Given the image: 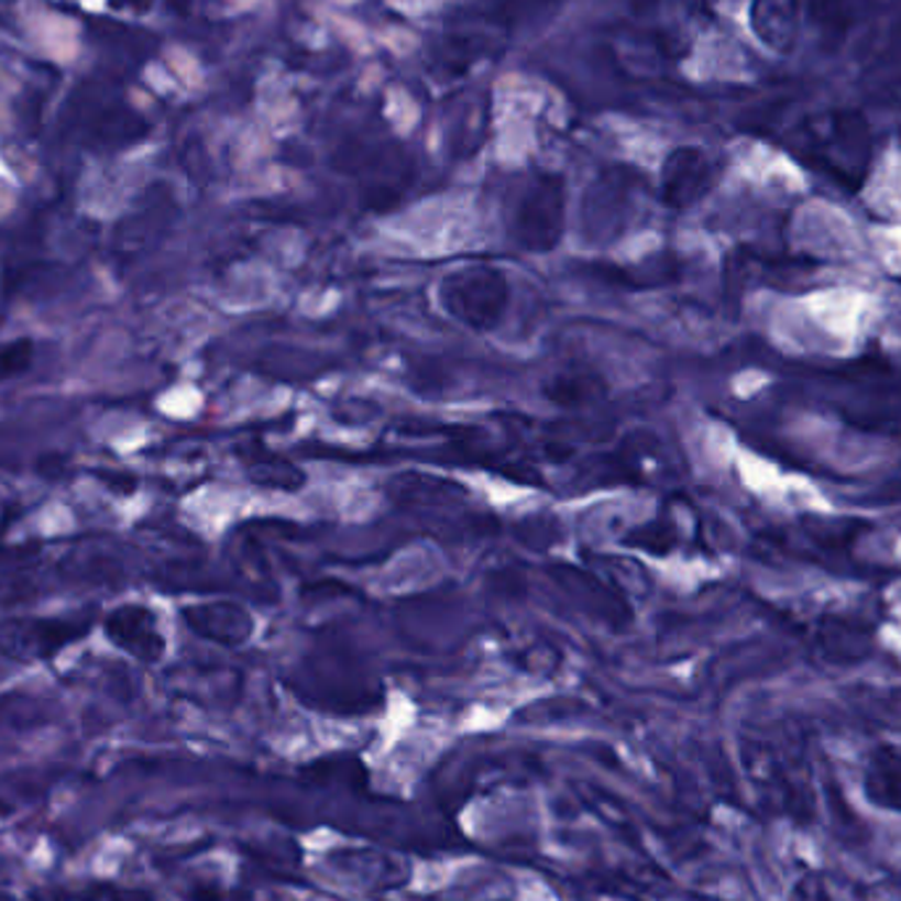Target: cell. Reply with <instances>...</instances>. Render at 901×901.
Segmentation results:
<instances>
[{"instance_id": "11", "label": "cell", "mask_w": 901, "mask_h": 901, "mask_svg": "<svg viewBox=\"0 0 901 901\" xmlns=\"http://www.w3.org/2000/svg\"><path fill=\"white\" fill-rule=\"evenodd\" d=\"M35 340L32 338H11L0 343V385L26 375L35 364Z\"/></svg>"}, {"instance_id": "12", "label": "cell", "mask_w": 901, "mask_h": 901, "mask_svg": "<svg viewBox=\"0 0 901 901\" xmlns=\"http://www.w3.org/2000/svg\"><path fill=\"white\" fill-rule=\"evenodd\" d=\"M251 477L256 480V483L266 485V488H283V491H298L300 485H304V475L296 470V466L285 462V459H262L259 457V462L251 464Z\"/></svg>"}, {"instance_id": "16", "label": "cell", "mask_w": 901, "mask_h": 901, "mask_svg": "<svg viewBox=\"0 0 901 901\" xmlns=\"http://www.w3.org/2000/svg\"><path fill=\"white\" fill-rule=\"evenodd\" d=\"M385 43H388L396 53H409L414 45H417L414 43V35H409V32H404V30H388Z\"/></svg>"}, {"instance_id": "1", "label": "cell", "mask_w": 901, "mask_h": 901, "mask_svg": "<svg viewBox=\"0 0 901 901\" xmlns=\"http://www.w3.org/2000/svg\"><path fill=\"white\" fill-rule=\"evenodd\" d=\"M799 153L825 175L857 188L870 164V130L849 109L814 113L799 127Z\"/></svg>"}, {"instance_id": "8", "label": "cell", "mask_w": 901, "mask_h": 901, "mask_svg": "<svg viewBox=\"0 0 901 901\" xmlns=\"http://www.w3.org/2000/svg\"><path fill=\"white\" fill-rule=\"evenodd\" d=\"M865 796L880 810L901 812V751L880 746L865 767Z\"/></svg>"}, {"instance_id": "14", "label": "cell", "mask_w": 901, "mask_h": 901, "mask_svg": "<svg viewBox=\"0 0 901 901\" xmlns=\"http://www.w3.org/2000/svg\"><path fill=\"white\" fill-rule=\"evenodd\" d=\"M385 113H388V119L393 124H396L398 132L411 130V127L417 124V119H419L417 103H414V100L406 96L404 90H391L388 92V109H385Z\"/></svg>"}, {"instance_id": "6", "label": "cell", "mask_w": 901, "mask_h": 901, "mask_svg": "<svg viewBox=\"0 0 901 901\" xmlns=\"http://www.w3.org/2000/svg\"><path fill=\"white\" fill-rule=\"evenodd\" d=\"M183 619L196 636L217 640V644L224 646L245 644L253 633V617L232 601H209V604L185 606Z\"/></svg>"}, {"instance_id": "10", "label": "cell", "mask_w": 901, "mask_h": 901, "mask_svg": "<svg viewBox=\"0 0 901 901\" xmlns=\"http://www.w3.org/2000/svg\"><path fill=\"white\" fill-rule=\"evenodd\" d=\"M604 393L601 380L589 375H562L546 383L543 396L557 406H583Z\"/></svg>"}, {"instance_id": "7", "label": "cell", "mask_w": 901, "mask_h": 901, "mask_svg": "<svg viewBox=\"0 0 901 901\" xmlns=\"http://www.w3.org/2000/svg\"><path fill=\"white\" fill-rule=\"evenodd\" d=\"M751 26L767 48L791 53L799 35V0H754Z\"/></svg>"}, {"instance_id": "13", "label": "cell", "mask_w": 901, "mask_h": 901, "mask_svg": "<svg viewBox=\"0 0 901 901\" xmlns=\"http://www.w3.org/2000/svg\"><path fill=\"white\" fill-rule=\"evenodd\" d=\"M40 43H43L45 51H48L53 58H58V62H72L77 53L75 24L66 22V19L48 17L43 22V30H40Z\"/></svg>"}, {"instance_id": "4", "label": "cell", "mask_w": 901, "mask_h": 901, "mask_svg": "<svg viewBox=\"0 0 901 901\" xmlns=\"http://www.w3.org/2000/svg\"><path fill=\"white\" fill-rule=\"evenodd\" d=\"M103 633L117 649L143 664H156L166 651V638L156 614L143 604H122L103 617Z\"/></svg>"}, {"instance_id": "17", "label": "cell", "mask_w": 901, "mask_h": 901, "mask_svg": "<svg viewBox=\"0 0 901 901\" xmlns=\"http://www.w3.org/2000/svg\"><path fill=\"white\" fill-rule=\"evenodd\" d=\"M113 901H151L145 893H138V891H122L113 897Z\"/></svg>"}, {"instance_id": "9", "label": "cell", "mask_w": 901, "mask_h": 901, "mask_svg": "<svg viewBox=\"0 0 901 901\" xmlns=\"http://www.w3.org/2000/svg\"><path fill=\"white\" fill-rule=\"evenodd\" d=\"M704 188V166L696 153H678L667 172V200L672 206H685Z\"/></svg>"}, {"instance_id": "5", "label": "cell", "mask_w": 901, "mask_h": 901, "mask_svg": "<svg viewBox=\"0 0 901 901\" xmlns=\"http://www.w3.org/2000/svg\"><path fill=\"white\" fill-rule=\"evenodd\" d=\"M564 206L562 193L557 188H540L519 206L517 222H514V238L525 251L546 253L562 238Z\"/></svg>"}, {"instance_id": "3", "label": "cell", "mask_w": 901, "mask_h": 901, "mask_svg": "<svg viewBox=\"0 0 901 901\" xmlns=\"http://www.w3.org/2000/svg\"><path fill=\"white\" fill-rule=\"evenodd\" d=\"M92 614L62 617H9L0 623V653L13 662H48L66 646L77 644L92 630Z\"/></svg>"}, {"instance_id": "2", "label": "cell", "mask_w": 901, "mask_h": 901, "mask_svg": "<svg viewBox=\"0 0 901 901\" xmlns=\"http://www.w3.org/2000/svg\"><path fill=\"white\" fill-rule=\"evenodd\" d=\"M440 304L472 330H493L509 306V279L496 266H466L440 283Z\"/></svg>"}, {"instance_id": "15", "label": "cell", "mask_w": 901, "mask_h": 901, "mask_svg": "<svg viewBox=\"0 0 901 901\" xmlns=\"http://www.w3.org/2000/svg\"><path fill=\"white\" fill-rule=\"evenodd\" d=\"M166 58H169V66L175 69V75L183 79L185 85H190V88H198V85H200V69H198V62L190 56L188 51L169 48Z\"/></svg>"}]
</instances>
